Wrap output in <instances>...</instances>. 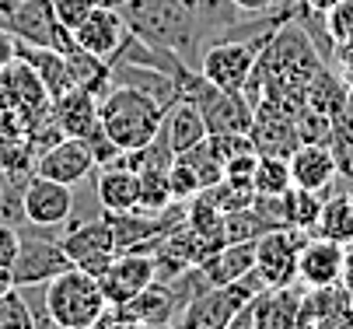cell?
<instances>
[{
  "label": "cell",
  "mask_w": 353,
  "mask_h": 329,
  "mask_svg": "<svg viewBox=\"0 0 353 329\" xmlns=\"http://www.w3.org/2000/svg\"><path fill=\"white\" fill-rule=\"evenodd\" d=\"M290 165V182L297 190H312V193H329V186L336 182V158L329 144H297L287 158Z\"/></svg>",
  "instance_id": "2e32d148"
},
{
  "label": "cell",
  "mask_w": 353,
  "mask_h": 329,
  "mask_svg": "<svg viewBox=\"0 0 353 329\" xmlns=\"http://www.w3.org/2000/svg\"><path fill=\"white\" fill-rule=\"evenodd\" d=\"M14 4H18V0H14Z\"/></svg>",
  "instance_id": "c3c4849f"
},
{
  "label": "cell",
  "mask_w": 353,
  "mask_h": 329,
  "mask_svg": "<svg viewBox=\"0 0 353 329\" xmlns=\"http://www.w3.org/2000/svg\"><path fill=\"white\" fill-rule=\"evenodd\" d=\"M0 329H35V319H32V308H28L21 288L0 298Z\"/></svg>",
  "instance_id": "f546056e"
},
{
  "label": "cell",
  "mask_w": 353,
  "mask_h": 329,
  "mask_svg": "<svg viewBox=\"0 0 353 329\" xmlns=\"http://www.w3.org/2000/svg\"><path fill=\"white\" fill-rule=\"evenodd\" d=\"M98 4H105V8H116V11H119V8L130 4V0H98Z\"/></svg>",
  "instance_id": "f6af8a7d"
},
{
  "label": "cell",
  "mask_w": 353,
  "mask_h": 329,
  "mask_svg": "<svg viewBox=\"0 0 353 329\" xmlns=\"http://www.w3.org/2000/svg\"><path fill=\"white\" fill-rule=\"evenodd\" d=\"M53 119H57L63 137L88 140L98 130V99L88 95V91H81V88H74V91H67V95L53 99Z\"/></svg>",
  "instance_id": "603a6c76"
},
{
  "label": "cell",
  "mask_w": 353,
  "mask_h": 329,
  "mask_svg": "<svg viewBox=\"0 0 353 329\" xmlns=\"http://www.w3.org/2000/svg\"><path fill=\"white\" fill-rule=\"evenodd\" d=\"M248 137H252V144H256L259 154H280V158H290V151L301 144L294 116H287V112H280L276 106H266V102L256 109Z\"/></svg>",
  "instance_id": "e0dca14e"
},
{
  "label": "cell",
  "mask_w": 353,
  "mask_h": 329,
  "mask_svg": "<svg viewBox=\"0 0 353 329\" xmlns=\"http://www.w3.org/2000/svg\"><path fill=\"white\" fill-rule=\"evenodd\" d=\"M67 63H70V74H74V88L88 91V95L102 99L105 91L112 88V63L94 57V53H84V50H74L67 53Z\"/></svg>",
  "instance_id": "d4e9b609"
},
{
  "label": "cell",
  "mask_w": 353,
  "mask_h": 329,
  "mask_svg": "<svg viewBox=\"0 0 353 329\" xmlns=\"http://www.w3.org/2000/svg\"><path fill=\"white\" fill-rule=\"evenodd\" d=\"M339 288H343V295H346V301H350V308H353V246L346 249V270H343V277H339Z\"/></svg>",
  "instance_id": "60d3db41"
},
{
  "label": "cell",
  "mask_w": 353,
  "mask_h": 329,
  "mask_svg": "<svg viewBox=\"0 0 353 329\" xmlns=\"http://www.w3.org/2000/svg\"><path fill=\"white\" fill-rule=\"evenodd\" d=\"M126 21L116 8H105V4H98L77 28H74V46L84 53H94V57H102V60H116L119 53V46L126 39Z\"/></svg>",
  "instance_id": "9a60e30c"
},
{
  "label": "cell",
  "mask_w": 353,
  "mask_h": 329,
  "mask_svg": "<svg viewBox=\"0 0 353 329\" xmlns=\"http://www.w3.org/2000/svg\"><path fill=\"white\" fill-rule=\"evenodd\" d=\"M60 246L70 256V263L91 277H102L109 270V263L119 256L116 235L102 214L88 217V221H67V231L60 235Z\"/></svg>",
  "instance_id": "8992f818"
},
{
  "label": "cell",
  "mask_w": 353,
  "mask_h": 329,
  "mask_svg": "<svg viewBox=\"0 0 353 329\" xmlns=\"http://www.w3.org/2000/svg\"><path fill=\"white\" fill-rule=\"evenodd\" d=\"M346 270V246L312 235V239L301 246V259H297V284H305L308 291L319 288H336L339 277Z\"/></svg>",
  "instance_id": "4fadbf2b"
},
{
  "label": "cell",
  "mask_w": 353,
  "mask_h": 329,
  "mask_svg": "<svg viewBox=\"0 0 353 329\" xmlns=\"http://www.w3.org/2000/svg\"><path fill=\"white\" fill-rule=\"evenodd\" d=\"M332 70L346 81V88H353V35L336 42V53H332Z\"/></svg>",
  "instance_id": "e575fe53"
},
{
  "label": "cell",
  "mask_w": 353,
  "mask_h": 329,
  "mask_svg": "<svg viewBox=\"0 0 353 329\" xmlns=\"http://www.w3.org/2000/svg\"><path fill=\"white\" fill-rule=\"evenodd\" d=\"M199 4V25L207 32V42L224 35L228 28H234L241 21V11L231 4V0H196Z\"/></svg>",
  "instance_id": "83f0119b"
},
{
  "label": "cell",
  "mask_w": 353,
  "mask_h": 329,
  "mask_svg": "<svg viewBox=\"0 0 353 329\" xmlns=\"http://www.w3.org/2000/svg\"><path fill=\"white\" fill-rule=\"evenodd\" d=\"M94 172V158L91 148L77 137H60L57 144H49L39 158H35V175L57 179L63 186H77Z\"/></svg>",
  "instance_id": "5bb4252c"
},
{
  "label": "cell",
  "mask_w": 353,
  "mask_h": 329,
  "mask_svg": "<svg viewBox=\"0 0 353 329\" xmlns=\"http://www.w3.org/2000/svg\"><path fill=\"white\" fill-rule=\"evenodd\" d=\"M150 280H158L154 273V256H147V252H119L109 270L98 277V284H102V295L109 305H126L133 301Z\"/></svg>",
  "instance_id": "7c38bea8"
},
{
  "label": "cell",
  "mask_w": 353,
  "mask_h": 329,
  "mask_svg": "<svg viewBox=\"0 0 353 329\" xmlns=\"http://www.w3.org/2000/svg\"><path fill=\"white\" fill-rule=\"evenodd\" d=\"M0 25H4L18 42L49 46V50H60V53H70L74 50V32L57 21L53 8H49V0H18Z\"/></svg>",
  "instance_id": "30bf717a"
},
{
  "label": "cell",
  "mask_w": 353,
  "mask_h": 329,
  "mask_svg": "<svg viewBox=\"0 0 353 329\" xmlns=\"http://www.w3.org/2000/svg\"><path fill=\"white\" fill-rule=\"evenodd\" d=\"M312 239L308 231L297 228H273L256 239V273L263 277L266 288H287L297 284V259L301 246Z\"/></svg>",
  "instance_id": "ba28073f"
},
{
  "label": "cell",
  "mask_w": 353,
  "mask_h": 329,
  "mask_svg": "<svg viewBox=\"0 0 353 329\" xmlns=\"http://www.w3.org/2000/svg\"><path fill=\"white\" fill-rule=\"evenodd\" d=\"M315 235L332 239V242H339L346 249L353 246V190H350V182H346V190H339V193H325Z\"/></svg>",
  "instance_id": "cb8c5ba5"
},
{
  "label": "cell",
  "mask_w": 353,
  "mask_h": 329,
  "mask_svg": "<svg viewBox=\"0 0 353 329\" xmlns=\"http://www.w3.org/2000/svg\"><path fill=\"white\" fill-rule=\"evenodd\" d=\"M332 123H336V130H339V133L353 137V88H346V99H343L339 112L332 116Z\"/></svg>",
  "instance_id": "f35d334b"
},
{
  "label": "cell",
  "mask_w": 353,
  "mask_h": 329,
  "mask_svg": "<svg viewBox=\"0 0 353 329\" xmlns=\"http://www.w3.org/2000/svg\"><path fill=\"white\" fill-rule=\"evenodd\" d=\"M322 200H325L322 193L297 190V186H290V190L280 197V203H283V224L315 235V224H319V214H322Z\"/></svg>",
  "instance_id": "484cf974"
},
{
  "label": "cell",
  "mask_w": 353,
  "mask_h": 329,
  "mask_svg": "<svg viewBox=\"0 0 353 329\" xmlns=\"http://www.w3.org/2000/svg\"><path fill=\"white\" fill-rule=\"evenodd\" d=\"M18 284H14V270L11 266H0V298H4L8 291H14Z\"/></svg>",
  "instance_id": "7bdbcfd3"
},
{
  "label": "cell",
  "mask_w": 353,
  "mask_h": 329,
  "mask_svg": "<svg viewBox=\"0 0 353 329\" xmlns=\"http://www.w3.org/2000/svg\"><path fill=\"white\" fill-rule=\"evenodd\" d=\"M49 8H53V14H57V21L63 25V28H77L94 8H98V0H49Z\"/></svg>",
  "instance_id": "1f68e13d"
},
{
  "label": "cell",
  "mask_w": 353,
  "mask_h": 329,
  "mask_svg": "<svg viewBox=\"0 0 353 329\" xmlns=\"http://www.w3.org/2000/svg\"><path fill=\"white\" fill-rule=\"evenodd\" d=\"M18 60V39L0 25V67H8V63H14Z\"/></svg>",
  "instance_id": "ab89813d"
},
{
  "label": "cell",
  "mask_w": 353,
  "mask_h": 329,
  "mask_svg": "<svg viewBox=\"0 0 353 329\" xmlns=\"http://www.w3.org/2000/svg\"><path fill=\"white\" fill-rule=\"evenodd\" d=\"M266 284H263V277L252 270L245 273L241 280H234V284H221V288H203L199 291L175 319L179 329H228V322L252 305V298L263 295Z\"/></svg>",
  "instance_id": "5b68a950"
},
{
  "label": "cell",
  "mask_w": 353,
  "mask_h": 329,
  "mask_svg": "<svg viewBox=\"0 0 353 329\" xmlns=\"http://www.w3.org/2000/svg\"><path fill=\"white\" fill-rule=\"evenodd\" d=\"M21 207H25V224L60 228L74 214V186H63L57 179L32 172L25 182V193H21Z\"/></svg>",
  "instance_id": "8fae6325"
},
{
  "label": "cell",
  "mask_w": 353,
  "mask_h": 329,
  "mask_svg": "<svg viewBox=\"0 0 353 329\" xmlns=\"http://www.w3.org/2000/svg\"><path fill=\"white\" fill-rule=\"evenodd\" d=\"M305 298L294 284L287 288H266L263 295L252 298V322L256 329H297Z\"/></svg>",
  "instance_id": "ac0fdd59"
},
{
  "label": "cell",
  "mask_w": 353,
  "mask_h": 329,
  "mask_svg": "<svg viewBox=\"0 0 353 329\" xmlns=\"http://www.w3.org/2000/svg\"><path fill=\"white\" fill-rule=\"evenodd\" d=\"M42 298H46L49 315H53L60 326H67V329H91L109 308L98 277H91V273H84L77 266L57 273L46 284Z\"/></svg>",
  "instance_id": "277c9868"
},
{
  "label": "cell",
  "mask_w": 353,
  "mask_h": 329,
  "mask_svg": "<svg viewBox=\"0 0 353 329\" xmlns=\"http://www.w3.org/2000/svg\"><path fill=\"white\" fill-rule=\"evenodd\" d=\"M18 246H21V228L0 221V266H11L14 263Z\"/></svg>",
  "instance_id": "d590c367"
},
{
  "label": "cell",
  "mask_w": 353,
  "mask_h": 329,
  "mask_svg": "<svg viewBox=\"0 0 353 329\" xmlns=\"http://www.w3.org/2000/svg\"><path fill=\"white\" fill-rule=\"evenodd\" d=\"M161 133H165L168 148L175 154H185L189 148L199 144V140H207L210 130H207V119H203V112L196 109L192 99H179V102L168 106L165 123H161Z\"/></svg>",
  "instance_id": "7402d4cb"
},
{
  "label": "cell",
  "mask_w": 353,
  "mask_h": 329,
  "mask_svg": "<svg viewBox=\"0 0 353 329\" xmlns=\"http://www.w3.org/2000/svg\"><path fill=\"white\" fill-rule=\"evenodd\" d=\"M329 148H332V158H336V172H339V179L353 186V137H346V133L336 130V137H332V144H329Z\"/></svg>",
  "instance_id": "836d02e7"
},
{
  "label": "cell",
  "mask_w": 353,
  "mask_h": 329,
  "mask_svg": "<svg viewBox=\"0 0 353 329\" xmlns=\"http://www.w3.org/2000/svg\"><path fill=\"white\" fill-rule=\"evenodd\" d=\"M28 228V224H25ZM70 256L63 252L60 239H49L42 235L39 224H32L28 231H21V246H18V256L11 263L14 270V284L18 288H28V284H49L57 273L70 270Z\"/></svg>",
  "instance_id": "9c48e42d"
},
{
  "label": "cell",
  "mask_w": 353,
  "mask_h": 329,
  "mask_svg": "<svg viewBox=\"0 0 353 329\" xmlns=\"http://www.w3.org/2000/svg\"><path fill=\"white\" fill-rule=\"evenodd\" d=\"M350 190H353V186H350Z\"/></svg>",
  "instance_id": "7dc6e473"
},
{
  "label": "cell",
  "mask_w": 353,
  "mask_h": 329,
  "mask_svg": "<svg viewBox=\"0 0 353 329\" xmlns=\"http://www.w3.org/2000/svg\"><path fill=\"white\" fill-rule=\"evenodd\" d=\"M203 186H199V175L192 172V165L189 161H182L179 154H175V161L168 165V193H172V200H192Z\"/></svg>",
  "instance_id": "4dcf8cb0"
},
{
  "label": "cell",
  "mask_w": 353,
  "mask_h": 329,
  "mask_svg": "<svg viewBox=\"0 0 353 329\" xmlns=\"http://www.w3.org/2000/svg\"><path fill=\"white\" fill-rule=\"evenodd\" d=\"M290 165L280 154H259L256 161V175H252V190L256 197H283L290 190Z\"/></svg>",
  "instance_id": "4316f807"
},
{
  "label": "cell",
  "mask_w": 353,
  "mask_h": 329,
  "mask_svg": "<svg viewBox=\"0 0 353 329\" xmlns=\"http://www.w3.org/2000/svg\"><path fill=\"white\" fill-rule=\"evenodd\" d=\"M165 106L158 99L143 95L140 88L130 84H112L102 99H98V123L105 137L119 151H140L161 133L165 123Z\"/></svg>",
  "instance_id": "7a4b0ae2"
},
{
  "label": "cell",
  "mask_w": 353,
  "mask_h": 329,
  "mask_svg": "<svg viewBox=\"0 0 353 329\" xmlns=\"http://www.w3.org/2000/svg\"><path fill=\"white\" fill-rule=\"evenodd\" d=\"M325 25H329L332 42L350 39V35H353V0H339V4L325 14Z\"/></svg>",
  "instance_id": "d6a6232c"
},
{
  "label": "cell",
  "mask_w": 353,
  "mask_h": 329,
  "mask_svg": "<svg viewBox=\"0 0 353 329\" xmlns=\"http://www.w3.org/2000/svg\"><path fill=\"white\" fill-rule=\"evenodd\" d=\"M276 28H266V32L248 35V39H231V35L210 39L203 46V53H199V74H203L210 84L224 88V91H245L252 70L259 67L263 50L270 46Z\"/></svg>",
  "instance_id": "3957f363"
},
{
  "label": "cell",
  "mask_w": 353,
  "mask_h": 329,
  "mask_svg": "<svg viewBox=\"0 0 353 329\" xmlns=\"http://www.w3.org/2000/svg\"><path fill=\"white\" fill-rule=\"evenodd\" d=\"M91 329H143V322H140V319H133V315H126L119 305H109V308H105V315L98 319Z\"/></svg>",
  "instance_id": "74e56055"
},
{
  "label": "cell",
  "mask_w": 353,
  "mask_h": 329,
  "mask_svg": "<svg viewBox=\"0 0 353 329\" xmlns=\"http://www.w3.org/2000/svg\"><path fill=\"white\" fill-rule=\"evenodd\" d=\"M297 329H319V326H315L312 319H301V326H297Z\"/></svg>",
  "instance_id": "bcb514c9"
},
{
  "label": "cell",
  "mask_w": 353,
  "mask_h": 329,
  "mask_svg": "<svg viewBox=\"0 0 353 329\" xmlns=\"http://www.w3.org/2000/svg\"><path fill=\"white\" fill-rule=\"evenodd\" d=\"M199 270H203L207 284H214V288L234 284V280L256 270V242H224L221 249H214L199 263Z\"/></svg>",
  "instance_id": "ffe728a7"
},
{
  "label": "cell",
  "mask_w": 353,
  "mask_h": 329,
  "mask_svg": "<svg viewBox=\"0 0 353 329\" xmlns=\"http://www.w3.org/2000/svg\"><path fill=\"white\" fill-rule=\"evenodd\" d=\"M94 197L102 210H137L140 207V172L126 165H102L94 182Z\"/></svg>",
  "instance_id": "44dd1931"
},
{
  "label": "cell",
  "mask_w": 353,
  "mask_h": 329,
  "mask_svg": "<svg viewBox=\"0 0 353 329\" xmlns=\"http://www.w3.org/2000/svg\"><path fill=\"white\" fill-rule=\"evenodd\" d=\"M119 14L133 35L179 53L189 67H192V53L196 50L203 53L207 46L196 0H130L126 8H119Z\"/></svg>",
  "instance_id": "6da1fadb"
},
{
  "label": "cell",
  "mask_w": 353,
  "mask_h": 329,
  "mask_svg": "<svg viewBox=\"0 0 353 329\" xmlns=\"http://www.w3.org/2000/svg\"><path fill=\"white\" fill-rule=\"evenodd\" d=\"M231 4H234L241 14H252V18H266V14H273V11L280 8V18H283V11H287L290 0H231ZM283 21H287V18H283Z\"/></svg>",
  "instance_id": "8d00e7d4"
},
{
  "label": "cell",
  "mask_w": 353,
  "mask_h": 329,
  "mask_svg": "<svg viewBox=\"0 0 353 329\" xmlns=\"http://www.w3.org/2000/svg\"><path fill=\"white\" fill-rule=\"evenodd\" d=\"M305 4H308V8H315V11H322V14H329V11L339 4V0H305Z\"/></svg>",
  "instance_id": "ee69618b"
},
{
  "label": "cell",
  "mask_w": 353,
  "mask_h": 329,
  "mask_svg": "<svg viewBox=\"0 0 353 329\" xmlns=\"http://www.w3.org/2000/svg\"><path fill=\"white\" fill-rule=\"evenodd\" d=\"M228 329H256V322H252V305H248V308H241V312L228 322Z\"/></svg>",
  "instance_id": "b9f144b4"
},
{
  "label": "cell",
  "mask_w": 353,
  "mask_h": 329,
  "mask_svg": "<svg viewBox=\"0 0 353 329\" xmlns=\"http://www.w3.org/2000/svg\"><path fill=\"white\" fill-rule=\"evenodd\" d=\"M179 158L192 165V172L199 175V186H203V190H210V186H217V182L224 179V165H221V158L210 151L207 140H199L196 148H189V151L179 154Z\"/></svg>",
  "instance_id": "f1b7e54d"
},
{
  "label": "cell",
  "mask_w": 353,
  "mask_h": 329,
  "mask_svg": "<svg viewBox=\"0 0 353 329\" xmlns=\"http://www.w3.org/2000/svg\"><path fill=\"white\" fill-rule=\"evenodd\" d=\"M18 60H25L39 81L46 84L49 99H60L67 91H74V74H70V63H67V53L60 50H49V46H28V42H18Z\"/></svg>",
  "instance_id": "d6986e66"
},
{
  "label": "cell",
  "mask_w": 353,
  "mask_h": 329,
  "mask_svg": "<svg viewBox=\"0 0 353 329\" xmlns=\"http://www.w3.org/2000/svg\"><path fill=\"white\" fill-rule=\"evenodd\" d=\"M0 112H14L25 123V130L53 112V99H49L46 84L25 60L0 67Z\"/></svg>",
  "instance_id": "52a82bcc"
}]
</instances>
